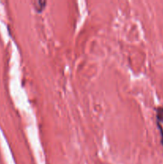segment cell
<instances>
[{
    "instance_id": "6da1fadb",
    "label": "cell",
    "mask_w": 163,
    "mask_h": 164,
    "mask_svg": "<svg viewBox=\"0 0 163 164\" xmlns=\"http://www.w3.org/2000/svg\"><path fill=\"white\" fill-rule=\"evenodd\" d=\"M157 112V123L160 124L163 123V107H158L156 110Z\"/></svg>"
},
{
    "instance_id": "7a4b0ae2",
    "label": "cell",
    "mask_w": 163,
    "mask_h": 164,
    "mask_svg": "<svg viewBox=\"0 0 163 164\" xmlns=\"http://www.w3.org/2000/svg\"><path fill=\"white\" fill-rule=\"evenodd\" d=\"M35 8L39 12H41L42 10L44 9V7L46 6V1H37V2L35 3Z\"/></svg>"
}]
</instances>
